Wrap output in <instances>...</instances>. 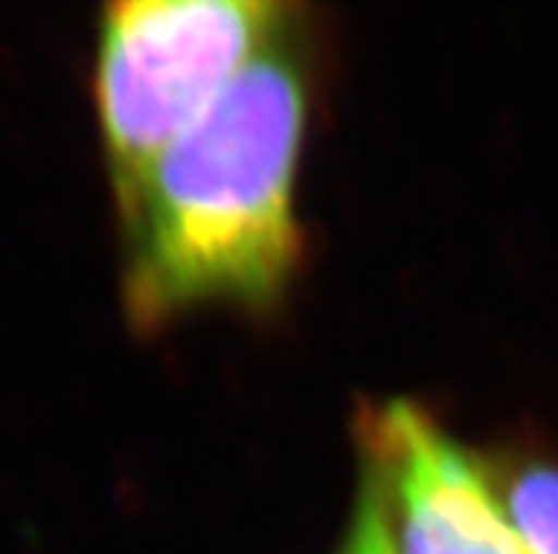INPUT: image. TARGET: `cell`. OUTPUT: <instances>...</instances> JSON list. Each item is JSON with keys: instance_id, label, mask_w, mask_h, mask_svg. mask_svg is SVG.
I'll list each match as a JSON object with an SVG mask.
<instances>
[{"instance_id": "cell-2", "label": "cell", "mask_w": 558, "mask_h": 554, "mask_svg": "<svg viewBox=\"0 0 558 554\" xmlns=\"http://www.w3.org/2000/svg\"><path fill=\"white\" fill-rule=\"evenodd\" d=\"M290 14L276 0H125L106 9L97 106L125 218L165 150L281 40Z\"/></svg>"}, {"instance_id": "cell-4", "label": "cell", "mask_w": 558, "mask_h": 554, "mask_svg": "<svg viewBox=\"0 0 558 554\" xmlns=\"http://www.w3.org/2000/svg\"><path fill=\"white\" fill-rule=\"evenodd\" d=\"M485 476L524 554H558V464H519L502 476L485 467Z\"/></svg>"}, {"instance_id": "cell-1", "label": "cell", "mask_w": 558, "mask_h": 554, "mask_svg": "<svg viewBox=\"0 0 558 554\" xmlns=\"http://www.w3.org/2000/svg\"><path fill=\"white\" fill-rule=\"evenodd\" d=\"M304 79L281 40L241 69L150 170L128 224V315L156 329L213 300L269 303L301 258L292 212Z\"/></svg>"}, {"instance_id": "cell-3", "label": "cell", "mask_w": 558, "mask_h": 554, "mask_svg": "<svg viewBox=\"0 0 558 554\" xmlns=\"http://www.w3.org/2000/svg\"><path fill=\"white\" fill-rule=\"evenodd\" d=\"M397 554H524L485 467L423 410L389 402L366 424Z\"/></svg>"}, {"instance_id": "cell-5", "label": "cell", "mask_w": 558, "mask_h": 554, "mask_svg": "<svg viewBox=\"0 0 558 554\" xmlns=\"http://www.w3.org/2000/svg\"><path fill=\"white\" fill-rule=\"evenodd\" d=\"M343 554H397L389 518H386V506H383L377 484H368L363 490V501L357 506V518H354V527L349 532Z\"/></svg>"}]
</instances>
